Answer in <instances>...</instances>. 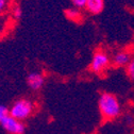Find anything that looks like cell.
Wrapping results in <instances>:
<instances>
[{"instance_id": "obj_1", "label": "cell", "mask_w": 134, "mask_h": 134, "mask_svg": "<svg viewBox=\"0 0 134 134\" xmlns=\"http://www.w3.org/2000/svg\"><path fill=\"white\" fill-rule=\"evenodd\" d=\"M98 109L102 118L109 121L117 119L122 113L120 100L116 95L109 92H103L99 95Z\"/></svg>"}, {"instance_id": "obj_2", "label": "cell", "mask_w": 134, "mask_h": 134, "mask_svg": "<svg viewBox=\"0 0 134 134\" xmlns=\"http://www.w3.org/2000/svg\"><path fill=\"white\" fill-rule=\"evenodd\" d=\"M35 111V104L28 98L17 99L9 108V115L20 121L29 119Z\"/></svg>"}, {"instance_id": "obj_3", "label": "cell", "mask_w": 134, "mask_h": 134, "mask_svg": "<svg viewBox=\"0 0 134 134\" xmlns=\"http://www.w3.org/2000/svg\"><path fill=\"white\" fill-rule=\"evenodd\" d=\"M111 65V57L103 49H98L94 52L91 63L90 70L95 75L103 74Z\"/></svg>"}, {"instance_id": "obj_4", "label": "cell", "mask_w": 134, "mask_h": 134, "mask_svg": "<svg viewBox=\"0 0 134 134\" xmlns=\"http://www.w3.org/2000/svg\"><path fill=\"white\" fill-rule=\"evenodd\" d=\"M0 126L8 134H25L26 132V126L24 121L14 118L9 114L1 120Z\"/></svg>"}, {"instance_id": "obj_5", "label": "cell", "mask_w": 134, "mask_h": 134, "mask_svg": "<svg viewBox=\"0 0 134 134\" xmlns=\"http://www.w3.org/2000/svg\"><path fill=\"white\" fill-rule=\"evenodd\" d=\"M27 85L30 90L37 92L45 85V76L41 71H31L27 76Z\"/></svg>"}, {"instance_id": "obj_6", "label": "cell", "mask_w": 134, "mask_h": 134, "mask_svg": "<svg viewBox=\"0 0 134 134\" xmlns=\"http://www.w3.org/2000/svg\"><path fill=\"white\" fill-rule=\"evenodd\" d=\"M131 59L132 57L129 51H127V50H119V51L114 53V55L111 58V63L116 68H121V67H126L129 64Z\"/></svg>"}, {"instance_id": "obj_7", "label": "cell", "mask_w": 134, "mask_h": 134, "mask_svg": "<svg viewBox=\"0 0 134 134\" xmlns=\"http://www.w3.org/2000/svg\"><path fill=\"white\" fill-rule=\"evenodd\" d=\"M85 9L93 15L100 14L104 9V0H87Z\"/></svg>"}, {"instance_id": "obj_8", "label": "cell", "mask_w": 134, "mask_h": 134, "mask_svg": "<svg viewBox=\"0 0 134 134\" xmlns=\"http://www.w3.org/2000/svg\"><path fill=\"white\" fill-rule=\"evenodd\" d=\"M10 26H11L10 16H8L7 14L0 16V40L7 35V33L9 32V29H10Z\"/></svg>"}, {"instance_id": "obj_9", "label": "cell", "mask_w": 134, "mask_h": 134, "mask_svg": "<svg viewBox=\"0 0 134 134\" xmlns=\"http://www.w3.org/2000/svg\"><path fill=\"white\" fill-rule=\"evenodd\" d=\"M65 15H66V17L68 18L69 20L75 21V23H80L82 20V14H81L80 10L76 9V8L67 9L65 11Z\"/></svg>"}, {"instance_id": "obj_10", "label": "cell", "mask_w": 134, "mask_h": 134, "mask_svg": "<svg viewBox=\"0 0 134 134\" xmlns=\"http://www.w3.org/2000/svg\"><path fill=\"white\" fill-rule=\"evenodd\" d=\"M23 15V10L19 5H13V8L11 9V17L14 20H18L21 18Z\"/></svg>"}, {"instance_id": "obj_11", "label": "cell", "mask_w": 134, "mask_h": 134, "mask_svg": "<svg viewBox=\"0 0 134 134\" xmlns=\"http://www.w3.org/2000/svg\"><path fill=\"white\" fill-rule=\"evenodd\" d=\"M126 75L131 81L134 82V58H132L129 64L126 66Z\"/></svg>"}, {"instance_id": "obj_12", "label": "cell", "mask_w": 134, "mask_h": 134, "mask_svg": "<svg viewBox=\"0 0 134 134\" xmlns=\"http://www.w3.org/2000/svg\"><path fill=\"white\" fill-rule=\"evenodd\" d=\"M11 9V0H0V16L5 15Z\"/></svg>"}, {"instance_id": "obj_13", "label": "cell", "mask_w": 134, "mask_h": 134, "mask_svg": "<svg viewBox=\"0 0 134 134\" xmlns=\"http://www.w3.org/2000/svg\"><path fill=\"white\" fill-rule=\"evenodd\" d=\"M70 1H71V3H72L74 8L81 10V9H85V5H86V1H87V0H70Z\"/></svg>"}, {"instance_id": "obj_14", "label": "cell", "mask_w": 134, "mask_h": 134, "mask_svg": "<svg viewBox=\"0 0 134 134\" xmlns=\"http://www.w3.org/2000/svg\"><path fill=\"white\" fill-rule=\"evenodd\" d=\"M9 114V108H7L3 104H0V122Z\"/></svg>"}]
</instances>
